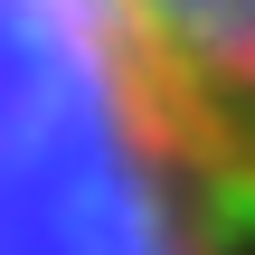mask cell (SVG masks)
<instances>
[{"instance_id":"obj_1","label":"cell","mask_w":255,"mask_h":255,"mask_svg":"<svg viewBox=\"0 0 255 255\" xmlns=\"http://www.w3.org/2000/svg\"><path fill=\"white\" fill-rule=\"evenodd\" d=\"M227 208L123 0H0V255H227Z\"/></svg>"},{"instance_id":"obj_2","label":"cell","mask_w":255,"mask_h":255,"mask_svg":"<svg viewBox=\"0 0 255 255\" xmlns=\"http://www.w3.org/2000/svg\"><path fill=\"white\" fill-rule=\"evenodd\" d=\"M170 76V95L189 104L208 161L255 199V0H123Z\"/></svg>"}]
</instances>
